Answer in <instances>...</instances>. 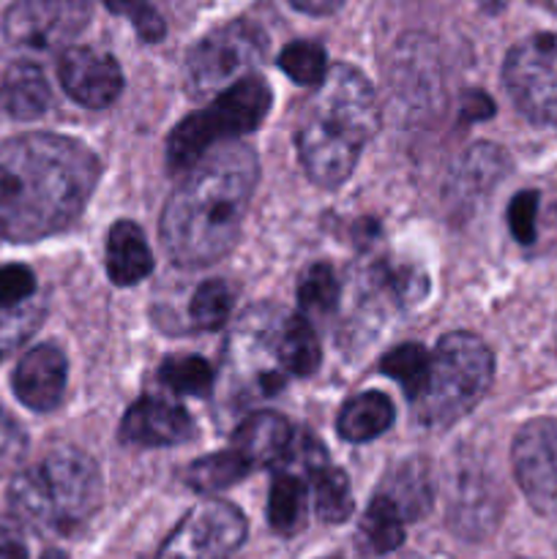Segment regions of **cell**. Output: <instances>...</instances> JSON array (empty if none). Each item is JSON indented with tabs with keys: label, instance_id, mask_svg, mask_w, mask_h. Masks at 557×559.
<instances>
[{
	"label": "cell",
	"instance_id": "obj_10",
	"mask_svg": "<svg viewBox=\"0 0 557 559\" xmlns=\"http://www.w3.org/2000/svg\"><path fill=\"white\" fill-rule=\"evenodd\" d=\"M246 540V519L224 500H202L164 540L156 559H233Z\"/></svg>",
	"mask_w": 557,
	"mask_h": 559
},
{
	"label": "cell",
	"instance_id": "obj_2",
	"mask_svg": "<svg viewBox=\"0 0 557 559\" xmlns=\"http://www.w3.org/2000/svg\"><path fill=\"white\" fill-rule=\"evenodd\" d=\"M260 162L246 145L205 153L167 200L162 243L180 267H205L222 260L238 240L254 197Z\"/></svg>",
	"mask_w": 557,
	"mask_h": 559
},
{
	"label": "cell",
	"instance_id": "obj_39",
	"mask_svg": "<svg viewBox=\"0 0 557 559\" xmlns=\"http://www.w3.org/2000/svg\"><path fill=\"white\" fill-rule=\"evenodd\" d=\"M342 3L344 0H293L295 9L306 11V14H315V16L333 14V11H336Z\"/></svg>",
	"mask_w": 557,
	"mask_h": 559
},
{
	"label": "cell",
	"instance_id": "obj_37",
	"mask_svg": "<svg viewBox=\"0 0 557 559\" xmlns=\"http://www.w3.org/2000/svg\"><path fill=\"white\" fill-rule=\"evenodd\" d=\"M495 115V104L486 93L481 91H467L462 98V118L464 120H484Z\"/></svg>",
	"mask_w": 557,
	"mask_h": 559
},
{
	"label": "cell",
	"instance_id": "obj_21",
	"mask_svg": "<svg viewBox=\"0 0 557 559\" xmlns=\"http://www.w3.org/2000/svg\"><path fill=\"white\" fill-rule=\"evenodd\" d=\"M393 424V404L386 393L369 391L349 399L336 418V431L347 442H369L386 435Z\"/></svg>",
	"mask_w": 557,
	"mask_h": 559
},
{
	"label": "cell",
	"instance_id": "obj_31",
	"mask_svg": "<svg viewBox=\"0 0 557 559\" xmlns=\"http://www.w3.org/2000/svg\"><path fill=\"white\" fill-rule=\"evenodd\" d=\"M278 66H282L284 74L295 82V85L315 87L325 80L328 74V58L325 49L317 41H293L282 49L278 55Z\"/></svg>",
	"mask_w": 557,
	"mask_h": 559
},
{
	"label": "cell",
	"instance_id": "obj_1",
	"mask_svg": "<svg viewBox=\"0 0 557 559\" xmlns=\"http://www.w3.org/2000/svg\"><path fill=\"white\" fill-rule=\"evenodd\" d=\"M98 175L96 153L71 136L33 131L0 142V235L38 240L69 229Z\"/></svg>",
	"mask_w": 557,
	"mask_h": 559
},
{
	"label": "cell",
	"instance_id": "obj_14",
	"mask_svg": "<svg viewBox=\"0 0 557 559\" xmlns=\"http://www.w3.org/2000/svg\"><path fill=\"white\" fill-rule=\"evenodd\" d=\"M66 374H69V366H66L63 349L55 344H38L20 358L11 385L27 409L49 413L63 399Z\"/></svg>",
	"mask_w": 557,
	"mask_h": 559
},
{
	"label": "cell",
	"instance_id": "obj_16",
	"mask_svg": "<svg viewBox=\"0 0 557 559\" xmlns=\"http://www.w3.org/2000/svg\"><path fill=\"white\" fill-rule=\"evenodd\" d=\"M295 440L293 426L278 413H251L238 424L233 435V448L251 467H273L282 464Z\"/></svg>",
	"mask_w": 557,
	"mask_h": 559
},
{
	"label": "cell",
	"instance_id": "obj_12",
	"mask_svg": "<svg viewBox=\"0 0 557 559\" xmlns=\"http://www.w3.org/2000/svg\"><path fill=\"white\" fill-rule=\"evenodd\" d=\"M513 473L530 506L557 516V420L535 418L513 440Z\"/></svg>",
	"mask_w": 557,
	"mask_h": 559
},
{
	"label": "cell",
	"instance_id": "obj_8",
	"mask_svg": "<svg viewBox=\"0 0 557 559\" xmlns=\"http://www.w3.org/2000/svg\"><path fill=\"white\" fill-rule=\"evenodd\" d=\"M448 524L467 540H481L500 524L506 491L475 448H459L448 462Z\"/></svg>",
	"mask_w": 557,
	"mask_h": 559
},
{
	"label": "cell",
	"instance_id": "obj_29",
	"mask_svg": "<svg viewBox=\"0 0 557 559\" xmlns=\"http://www.w3.org/2000/svg\"><path fill=\"white\" fill-rule=\"evenodd\" d=\"M429 360L431 353H426L420 344L407 342L399 344L396 349H391V353L382 358V371H386L388 377H393V380L404 388L410 402H413L420 393V388H424L426 374H429Z\"/></svg>",
	"mask_w": 557,
	"mask_h": 559
},
{
	"label": "cell",
	"instance_id": "obj_11",
	"mask_svg": "<svg viewBox=\"0 0 557 559\" xmlns=\"http://www.w3.org/2000/svg\"><path fill=\"white\" fill-rule=\"evenodd\" d=\"M93 0H16L3 20L11 44L25 49H55L74 38L91 20Z\"/></svg>",
	"mask_w": 557,
	"mask_h": 559
},
{
	"label": "cell",
	"instance_id": "obj_4",
	"mask_svg": "<svg viewBox=\"0 0 557 559\" xmlns=\"http://www.w3.org/2000/svg\"><path fill=\"white\" fill-rule=\"evenodd\" d=\"M104 497L102 473L87 453L60 448L20 473L11 484V511L27 527L52 535L80 530L98 511Z\"/></svg>",
	"mask_w": 557,
	"mask_h": 559
},
{
	"label": "cell",
	"instance_id": "obj_18",
	"mask_svg": "<svg viewBox=\"0 0 557 559\" xmlns=\"http://www.w3.org/2000/svg\"><path fill=\"white\" fill-rule=\"evenodd\" d=\"M0 102L5 112L16 120H36L42 118L52 102V91L36 63L16 60L5 69L3 82H0Z\"/></svg>",
	"mask_w": 557,
	"mask_h": 559
},
{
	"label": "cell",
	"instance_id": "obj_30",
	"mask_svg": "<svg viewBox=\"0 0 557 559\" xmlns=\"http://www.w3.org/2000/svg\"><path fill=\"white\" fill-rule=\"evenodd\" d=\"M508 173V158L495 145H473L462 162L464 194H486Z\"/></svg>",
	"mask_w": 557,
	"mask_h": 559
},
{
	"label": "cell",
	"instance_id": "obj_33",
	"mask_svg": "<svg viewBox=\"0 0 557 559\" xmlns=\"http://www.w3.org/2000/svg\"><path fill=\"white\" fill-rule=\"evenodd\" d=\"M104 3L112 14L126 16L134 25V31L140 33L142 41H162L164 38L167 25H164L162 14H158L151 0H104Z\"/></svg>",
	"mask_w": 557,
	"mask_h": 559
},
{
	"label": "cell",
	"instance_id": "obj_25",
	"mask_svg": "<svg viewBox=\"0 0 557 559\" xmlns=\"http://www.w3.org/2000/svg\"><path fill=\"white\" fill-rule=\"evenodd\" d=\"M251 469L254 467L235 448H229V451L197 459L189 467V486H194L200 495H216V491H224L238 484V480H244Z\"/></svg>",
	"mask_w": 557,
	"mask_h": 559
},
{
	"label": "cell",
	"instance_id": "obj_9",
	"mask_svg": "<svg viewBox=\"0 0 557 559\" xmlns=\"http://www.w3.org/2000/svg\"><path fill=\"white\" fill-rule=\"evenodd\" d=\"M502 82L524 118L557 126V33L519 41L502 66Z\"/></svg>",
	"mask_w": 557,
	"mask_h": 559
},
{
	"label": "cell",
	"instance_id": "obj_23",
	"mask_svg": "<svg viewBox=\"0 0 557 559\" xmlns=\"http://www.w3.org/2000/svg\"><path fill=\"white\" fill-rule=\"evenodd\" d=\"M309 484H311V491H315L317 516L328 524L347 522L349 513H353L355 508L353 486H349L347 475H344L339 467H333L331 462H325L317 469H311Z\"/></svg>",
	"mask_w": 557,
	"mask_h": 559
},
{
	"label": "cell",
	"instance_id": "obj_5",
	"mask_svg": "<svg viewBox=\"0 0 557 559\" xmlns=\"http://www.w3.org/2000/svg\"><path fill=\"white\" fill-rule=\"evenodd\" d=\"M491 377V349L473 333H448L431 353L429 374L413 399L415 420L426 429L459 424L486 396Z\"/></svg>",
	"mask_w": 557,
	"mask_h": 559
},
{
	"label": "cell",
	"instance_id": "obj_24",
	"mask_svg": "<svg viewBox=\"0 0 557 559\" xmlns=\"http://www.w3.org/2000/svg\"><path fill=\"white\" fill-rule=\"evenodd\" d=\"M404 524L407 522L396 506L377 491L360 519V540L371 555H393L404 544Z\"/></svg>",
	"mask_w": 557,
	"mask_h": 559
},
{
	"label": "cell",
	"instance_id": "obj_40",
	"mask_svg": "<svg viewBox=\"0 0 557 559\" xmlns=\"http://www.w3.org/2000/svg\"><path fill=\"white\" fill-rule=\"evenodd\" d=\"M535 3L546 5V9H555L557 11V0H535Z\"/></svg>",
	"mask_w": 557,
	"mask_h": 559
},
{
	"label": "cell",
	"instance_id": "obj_13",
	"mask_svg": "<svg viewBox=\"0 0 557 559\" xmlns=\"http://www.w3.org/2000/svg\"><path fill=\"white\" fill-rule=\"evenodd\" d=\"M58 76L63 91L82 107H109L123 91V71L109 52L69 47L60 55Z\"/></svg>",
	"mask_w": 557,
	"mask_h": 559
},
{
	"label": "cell",
	"instance_id": "obj_15",
	"mask_svg": "<svg viewBox=\"0 0 557 559\" xmlns=\"http://www.w3.org/2000/svg\"><path fill=\"white\" fill-rule=\"evenodd\" d=\"M194 424L180 404L164 399H140L120 424V440L140 448H167L191 440Z\"/></svg>",
	"mask_w": 557,
	"mask_h": 559
},
{
	"label": "cell",
	"instance_id": "obj_19",
	"mask_svg": "<svg viewBox=\"0 0 557 559\" xmlns=\"http://www.w3.org/2000/svg\"><path fill=\"white\" fill-rule=\"evenodd\" d=\"M153 271L145 235L134 222L112 224L107 235V273L118 287H131Z\"/></svg>",
	"mask_w": 557,
	"mask_h": 559
},
{
	"label": "cell",
	"instance_id": "obj_36",
	"mask_svg": "<svg viewBox=\"0 0 557 559\" xmlns=\"http://www.w3.org/2000/svg\"><path fill=\"white\" fill-rule=\"evenodd\" d=\"M36 295V276L25 265L0 267V306H16Z\"/></svg>",
	"mask_w": 557,
	"mask_h": 559
},
{
	"label": "cell",
	"instance_id": "obj_27",
	"mask_svg": "<svg viewBox=\"0 0 557 559\" xmlns=\"http://www.w3.org/2000/svg\"><path fill=\"white\" fill-rule=\"evenodd\" d=\"M44 320V304L27 298L16 306H0V360L20 349Z\"/></svg>",
	"mask_w": 557,
	"mask_h": 559
},
{
	"label": "cell",
	"instance_id": "obj_17",
	"mask_svg": "<svg viewBox=\"0 0 557 559\" xmlns=\"http://www.w3.org/2000/svg\"><path fill=\"white\" fill-rule=\"evenodd\" d=\"M377 491L396 506L404 522H418L429 513L431 502H435V478H431L429 462L420 456L404 459L386 475Z\"/></svg>",
	"mask_w": 557,
	"mask_h": 559
},
{
	"label": "cell",
	"instance_id": "obj_6",
	"mask_svg": "<svg viewBox=\"0 0 557 559\" xmlns=\"http://www.w3.org/2000/svg\"><path fill=\"white\" fill-rule=\"evenodd\" d=\"M273 93L262 76H244L218 93L213 104L180 120L167 140V164L175 173L194 167L208 147L222 140L249 134L265 120Z\"/></svg>",
	"mask_w": 557,
	"mask_h": 559
},
{
	"label": "cell",
	"instance_id": "obj_20",
	"mask_svg": "<svg viewBox=\"0 0 557 559\" xmlns=\"http://www.w3.org/2000/svg\"><path fill=\"white\" fill-rule=\"evenodd\" d=\"M273 358H276L278 369H284L287 374H315L322 353L315 328L309 325L306 317H284V322H278V328L273 331Z\"/></svg>",
	"mask_w": 557,
	"mask_h": 559
},
{
	"label": "cell",
	"instance_id": "obj_34",
	"mask_svg": "<svg viewBox=\"0 0 557 559\" xmlns=\"http://www.w3.org/2000/svg\"><path fill=\"white\" fill-rule=\"evenodd\" d=\"M535 218H538V191H519L508 205V227L519 243L530 246L535 240Z\"/></svg>",
	"mask_w": 557,
	"mask_h": 559
},
{
	"label": "cell",
	"instance_id": "obj_7",
	"mask_svg": "<svg viewBox=\"0 0 557 559\" xmlns=\"http://www.w3.org/2000/svg\"><path fill=\"white\" fill-rule=\"evenodd\" d=\"M268 38L254 22L233 20L208 33L186 58V85L194 98L218 96L265 60Z\"/></svg>",
	"mask_w": 557,
	"mask_h": 559
},
{
	"label": "cell",
	"instance_id": "obj_32",
	"mask_svg": "<svg viewBox=\"0 0 557 559\" xmlns=\"http://www.w3.org/2000/svg\"><path fill=\"white\" fill-rule=\"evenodd\" d=\"M339 293H342V287H339L336 273L325 262L311 265L298 282V304L300 309L311 311V314H328V311L336 309Z\"/></svg>",
	"mask_w": 557,
	"mask_h": 559
},
{
	"label": "cell",
	"instance_id": "obj_41",
	"mask_svg": "<svg viewBox=\"0 0 557 559\" xmlns=\"http://www.w3.org/2000/svg\"><path fill=\"white\" fill-rule=\"evenodd\" d=\"M399 559H426V557H418V555H410V557H399Z\"/></svg>",
	"mask_w": 557,
	"mask_h": 559
},
{
	"label": "cell",
	"instance_id": "obj_28",
	"mask_svg": "<svg viewBox=\"0 0 557 559\" xmlns=\"http://www.w3.org/2000/svg\"><path fill=\"white\" fill-rule=\"evenodd\" d=\"M158 380L175 393L205 396L213 385V366L200 355H178V358L164 360L158 369Z\"/></svg>",
	"mask_w": 557,
	"mask_h": 559
},
{
	"label": "cell",
	"instance_id": "obj_26",
	"mask_svg": "<svg viewBox=\"0 0 557 559\" xmlns=\"http://www.w3.org/2000/svg\"><path fill=\"white\" fill-rule=\"evenodd\" d=\"M233 304V287L227 282H222V278H208L191 295L189 317L194 322V328H200V331H213V328H222L229 320Z\"/></svg>",
	"mask_w": 557,
	"mask_h": 559
},
{
	"label": "cell",
	"instance_id": "obj_38",
	"mask_svg": "<svg viewBox=\"0 0 557 559\" xmlns=\"http://www.w3.org/2000/svg\"><path fill=\"white\" fill-rule=\"evenodd\" d=\"M0 559H27V546L14 527H0Z\"/></svg>",
	"mask_w": 557,
	"mask_h": 559
},
{
	"label": "cell",
	"instance_id": "obj_22",
	"mask_svg": "<svg viewBox=\"0 0 557 559\" xmlns=\"http://www.w3.org/2000/svg\"><path fill=\"white\" fill-rule=\"evenodd\" d=\"M268 522L278 535H295L306 524V478L282 467L271 480Z\"/></svg>",
	"mask_w": 557,
	"mask_h": 559
},
{
	"label": "cell",
	"instance_id": "obj_35",
	"mask_svg": "<svg viewBox=\"0 0 557 559\" xmlns=\"http://www.w3.org/2000/svg\"><path fill=\"white\" fill-rule=\"evenodd\" d=\"M27 453V437L22 426L0 407V475H9L20 467Z\"/></svg>",
	"mask_w": 557,
	"mask_h": 559
},
{
	"label": "cell",
	"instance_id": "obj_3",
	"mask_svg": "<svg viewBox=\"0 0 557 559\" xmlns=\"http://www.w3.org/2000/svg\"><path fill=\"white\" fill-rule=\"evenodd\" d=\"M380 126L371 82L353 66L336 63L304 102L295 145L306 175L320 189H336L353 175L360 153Z\"/></svg>",
	"mask_w": 557,
	"mask_h": 559
}]
</instances>
